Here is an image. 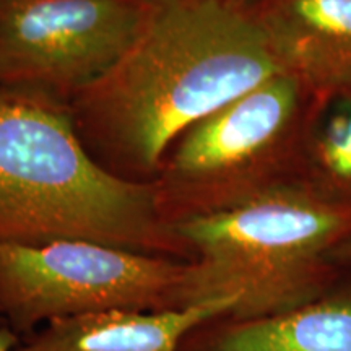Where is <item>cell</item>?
<instances>
[{
	"instance_id": "6da1fadb",
	"label": "cell",
	"mask_w": 351,
	"mask_h": 351,
	"mask_svg": "<svg viewBox=\"0 0 351 351\" xmlns=\"http://www.w3.org/2000/svg\"><path fill=\"white\" fill-rule=\"evenodd\" d=\"M256 10L231 0H148L140 32L101 80L73 96L80 137L132 174H158L176 140L283 72Z\"/></svg>"
},
{
	"instance_id": "7a4b0ae2",
	"label": "cell",
	"mask_w": 351,
	"mask_h": 351,
	"mask_svg": "<svg viewBox=\"0 0 351 351\" xmlns=\"http://www.w3.org/2000/svg\"><path fill=\"white\" fill-rule=\"evenodd\" d=\"M59 239L189 261L155 181L101 165L47 95L0 88V244Z\"/></svg>"
},
{
	"instance_id": "3957f363",
	"label": "cell",
	"mask_w": 351,
	"mask_h": 351,
	"mask_svg": "<svg viewBox=\"0 0 351 351\" xmlns=\"http://www.w3.org/2000/svg\"><path fill=\"white\" fill-rule=\"evenodd\" d=\"M186 245L181 307L234 302L225 319L283 314L327 295L332 252L351 236V205L278 182L215 212L174 223Z\"/></svg>"
},
{
	"instance_id": "277c9868",
	"label": "cell",
	"mask_w": 351,
	"mask_h": 351,
	"mask_svg": "<svg viewBox=\"0 0 351 351\" xmlns=\"http://www.w3.org/2000/svg\"><path fill=\"white\" fill-rule=\"evenodd\" d=\"M306 91L283 70L189 127L155 179L169 225L278 184Z\"/></svg>"
},
{
	"instance_id": "5b68a950",
	"label": "cell",
	"mask_w": 351,
	"mask_h": 351,
	"mask_svg": "<svg viewBox=\"0 0 351 351\" xmlns=\"http://www.w3.org/2000/svg\"><path fill=\"white\" fill-rule=\"evenodd\" d=\"M186 261L86 239L0 244V322L21 340L52 320L181 309Z\"/></svg>"
},
{
	"instance_id": "8992f818",
	"label": "cell",
	"mask_w": 351,
	"mask_h": 351,
	"mask_svg": "<svg viewBox=\"0 0 351 351\" xmlns=\"http://www.w3.org/2000/svg\"><path fill=\"white\" fill-rule=\"evenodd\" d=\"M148 0H0V88L77 96L135 41Z\"/></svg>"
},
{
	"instance_id": "52a82bcc",
	"label": "cell",
	"mask_w": 351,
	"mask_h": 351,
	"mask_svg": "<svg viewBox=\"0 0 351 351\" xmlns=\"http://www.w3.org/2000/svg\"><path fill=\"white\" fill-rule=\"evenodd\" d=\"M256 12L280 64L306 90H350L351 0H267Z\"/></svg>"
},
{
	"instance_id": "ba28073f",
	"label": "cell",
	"mask_w": 351,
	"mask_h": 351,
	"mask_svg": "<svg viewBox=\"0 0 351 351\" xmlns=\"http://www.w3.org/2000/svg\"><path fill=\"white\" fill-rule=\"evenodd\" d=\"M232 307L231 300H215L181 309H114L52 320L15 351H181L192 332L228 317Z\"/></svg>"
},
{
	"instance_id": "9c48e42d",
	"label": "cell",
	"mask_w": 351,
	"mask_h": 351,
	"mask_svg": "<svg viewBox=\"0 0 351 351\" xmlns=\"http://www.w3.org/2000/svg\"><path fill=\"white\" fill-rule=\"evenodd\" d=\"M181 351H351V289L270 317L213 320Z\"/></svg>"
},
{
	"instance_id": "30bf717a",
	"label": "cell",
	"mask_w": 351,
	"mask_h": 351,
	"mask_svg": "<svg viewBox=\"0 0 351 351\" xmlns=\"http://www.w3.org/2000/svg\"><path fill=\"white\" fill-rule=\"evenodd\" d=\"M314 156L333 187L351 204V99L333 109L314 142Z\"/></svg>"
},
{
	"instance_id": "8fae6325",
	"label": "cell",
	"mask_w": 351,
	"mask_h": 351,
	"mask_svg": "<svg viewBox=\"0 0 351 351\" xmlns=\"http://www.w3.org/2000/svg\"><path fill=\"white\" fill-rule=\"evenodd\" d=\"M332 262L337 267H351V236L332 252Z\"/></svg>"
},
{
	"instance_id": "7c38bea8",
	"label": "cell",
	"mask_w": 351,
	"mask_h": 351,
	"mask_svg": "<svg viewBox=\"0 0 351 351\" xmlns=\"http://www.w3.org/2000/svg\"><path fill=\"white\" fill-rule=\"evenodd\" d=\"M21 337L7 326H0V351H15L20 345Z\"/></svg>"
},
{
	"instance_id": "4fadbf2b",
	"label": "cell",
	"mask_w": 351,
	"mask_h": 351,
	"mask_svg": "<svg viewBox=\"0 0 351 351\" xmlns=\"http://www.w3.org/2000/svg\"><path fill=\"white\" fill-rule=\"evenodd\" d=\"M231 2L236 3V5H239V7L249 8V10H257V8H261L263 3L267 2V0H231Z\"/></svg>"
},
{
	"instance_id": "5bb4252c",
	"label": "cell",
	"mask_w": 351,
	"mask_h": 351,
	"mask_svg": "<svg viewBox=\"0 0 351 351\" xmlns=\"http://www.w3.org/2000/svg\"><path fill=\"white\" fill-rule=\"evenodd\" d=\"M0 326H2V322H0Z\"/></svg>"
}]
</instances>
